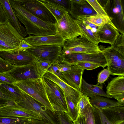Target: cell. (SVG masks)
Instances as JSON below:
<instances>
[{"instance_id":"cell-1","label":"cell","mask_w":124,"mask_h":124,"mask_svg":"<svg viewBox=\"0 0 124 124\" xmlns=\"http://www.w3.org/2000/svg\"><path fill=\"white\" fill-rule=\"evenodd\" d=\"M13 10L20 22L25 26L27 34L36 36L57 33L55 23L44 21L23 8L17 0H9Z\"/></svg>"},{"instance_id":"cell-2","label":"cell","mask_w":124,"mask_h":124,"mask_svg":"<svg viewBox=\"0 0 124 124\" xmlns=\"http://www.w3.org/2000/svg\"><path fill=\"white\" fill-rule=\"evenodd\" d=\"M13 84L56 115L48 99L42 78L28 79Z\"/></svg>"},{"instance_id":"cell-3","label":"cell","mask_w":124,"mask_h":124,"mask_svg":"<svg viewBox=\"0 0 124 124\" xmlns=\"http://www.w3.org/2000/svg\"><path fill=\"white\" fill-rule=\"evenodd\" d=\"M23 39L8 20L0 23V52L18 49Z\"/></svg>"},{"instance_id":"cell-4","label":"cell","mask_w":124,"mask_h":124,"mask_svg":"<svg viewBox=\"0 0 124 124\" xmlns=\"http://www.w3.org/2000/svg\"><path fill=\"white\" fill-rule=\"evenodd\" d=\"M42 78L48 99L55 112L60 111L67 113V107L63 90L52 81Z\"/></svg>"},{"instance_id":"cell-5","label":"cell","mask_w":124,"mask_h":124,"mask_svg":"<svg viewBox=\"0 0 124 124\" xmlns=\"http://www.w3.org/2000/svg\"><path fill=\"white\" fill-rule=\"evenodd\" d=\"M100 49L106 59L110 74L124 76V51L113 46Z\"/></svg>"},{"instance_id":"cell-6","label":"cell","mask_w":124,"mask_h":124,"mask_svg":"<svg viewBox=\"0 0 124 124\" xmlns=\"http://www.w3.org/2000/svg\"><path fill=\"white\" fill-rule=\"evenodd\" d=\"M101 51L99 46L89 41L83 35L72 40H66L62 50V52L65 54H92Z\"/></svg>"},{"instance_id":"cell-7","label":"cell","mask_w":124,"mask_h":124,"mask_svg":"<svg viewBox=\"0 0 124 124\" xmlns=\"http://www.w3.org/2000/svg\"><path fill=\"white\" fill-rule=\"evenodd\" d=\"M103 8L116 29L124 35V0H107Z\"/></svg>"},{"instance_id":"cell-8","label":"cell","mask_w":124,"mask_h":124,"mask_svg":"<svg viewBox=\"0 0 124 124\" xmlns=\"http://www.w3.org/2000/svg\"><path fill=\"white\" fill-rule=\"evenodd\" d=\"M60 60L71 65L79 62H88L96 64L103 68L107 66L106 59L102 51L92 54L69 53L65 54L62 52Z\"/></svg>"},{"instance_id":"cell-9","label":"cell","mask_w":124,"mask_h":124,"mask_svg":"<svg viewBox=\"0 0 124 124\" xmlns=\"http://www.w3.org/2000/svg\"><path fill=\"white\" fill-rule=\"evenodd\" d=\"M23 91V97L20 101L16 102L22 107L40 114L43 118L52 124H59L56 115L31 96Z\"/></svg>"},{"instance_id":"cell-10","label":"cell","mask_w":124,"mask_h":124,"mask_svg":"<svg viewBox=\"0 0 124 124\" xmlns=\"http://www.w3.org/2000/svg\"><path fill=\"white\" fill-rule=\"evenodd\" d=\"M62 47L60 46L46 45L32 46L23 50L36 59L50 62L52 64L60 59L62 53Z\"/></svg>"},{"instance_id":"cell-11","label":"cell","mask_w":124,"mask_h":124,"mask_svg":"<svg viewBox=\"0 0 124 124\" xmlns=\"http://www.w3.org/2000/svg\"><path fill=\"white\" fill-rule=\"evenodd\" d=\"M57 33L66 40L73 39L83 34L76 20L67 12L55 23Z\"/></svg>"},{"instance_id":"cell-12","label":"cell","mask_w":124,"mask_h":124,"mask_svg":"<svg viewBox=\"0 0 124 124\" xmlns=\"http://www.w3.org/2000/svg\"><path fill=\"white\" fill-rule=\"evenodd\" d=\"M0 116L43 119L39 114L22 107L15 101L7 102L0 106Z\"/></svg>"},{"instance_id":"cell-13","label":"cell","mask_w":124,"mask_h":124,"mask_svg":"<svg viewBox=\"0 0 124 124\" xmlns=\"http://www.w3.org/2000/svg\"><path fill=\"white\" fill-rule=\"evenodd\" d=\"M22 7L45 22L55 23L56 20L49 10L38 0H17Z\"/></svg>"},{"instance_id":"cell-14","label":"cell","mask_w":124,"mask_h":124,"mask_svg":"<svg viewBox=\"0 0 124 124\" xmlns=\"http://www.w3.org/2000/svg\"><path fill=\"white\" fill-rule=\"evenodd\" d=\"M0 56L14 66H21L34 62L36 59L26 51L18 49L8 52H0Z\"/></svg>"},{"instance_id":"cell-15","label":"cell","mask_w":124,"mask_h":124,"mask_svg":"<svg viewBox=\"0 0 124 124\" xmlns=\"http://www.w3.org/2000/svg\"><path fill=\"white\" fill-rule=\"evenodd\" d=\"M5 73L17 81L41 78L37 71L35 62L24 65L14 66L12 69Z\"/></svg>"},{"instance_id":"cell-16","label":"cell","mask_w":124,"mask_h":124,"mask_svg":"<svg viewBox=\"0 0 124 124\" xmlns=\"http://www.w3.org/2000/svg\"><path fill=\"white\" fill-rule=\"evenodd\" d=\"M23 40L32 46L55 45L62 47L66 40L58 33L52 35L41 36L31 35L24 38Z\"/></svg>"},{"instance_id":"cell-17","label":"cell","mask_w":124,"mask_h":124,"mask_svg":"<svg viewBox=\"0 0 124 124\" xmlns=\"http://www.w3.org/2000/svg\"><path fill=\"white\" fill-rule=\"evenodd\" d=\"M84 70L76 65H72L70 70L62 72L59 78L64 82L80 92Z\"/></svg>"},{"instance_id":"cell-18","label":"cell","mask_w":124,"mask_h":124,"mask_svg":"<svg viewBox=\"0 0 124 124\" xmlns=\"http://www.w3.org/2000/svg\"><path fill=\"white\" fill-rule=\"evenodd\" d=\"M43 77L48 79L59 85L63 90L65 96L69 98L76 106L81 95L83 94L62 80L52 73L47 72Z\"/></svg>"},{"instance_id":"cell-19","label":"cell","mask_w":124,"mask_h":124,"mask_svg":"<svg viewBox=\"0 0 124 124\" xmlns=\"http://www.w3.org/2000/svg\"><path fill=\"white\" fill-rule=\"evenodd\" d=\"M106 93L124 105V76H119L112 79L107 85Z\"/></svg>"},{"instance_id":"cell-20","label":"cell","mask_w":124,"mask_h":124,"mask_svg":"<svg viewBox=\"0 0 124 124\" xmlns=\"http://www.w3.org/2000/svg\"><path fill=\"white\" fill-rule=\"evenodd\" d=\"M76 20L83 34L90 42L98 45L101 42L97 33L100 26H96L82 17Z\"/></svg>"},{"instance_id":"cell-21","label":"cell","mask_w":124,"mask_h":124,"mask_svg":"<svg viewBox=\"0 0 124 124\" xmlns=\"http://www.w3.org/2000/svg\"><path fill=\"white\" fill-rule=\"evenodd\" d=\"M9 22L23 38L27 35L26 29L21 24L15 13L9 0H0Z\"/></svg>"},{"instance_id":"cell-22","label":"cell","mask_w":124,"mask_h":124,"mask_svg":"<svg viewBox=\"0 0 124 124\" xmlns=\"http://www.w3.org/2000/svg\"><path fill=\"white\" fill-rule=\"evenodd\" d=\"M70 1L71 8L69 13L75 19L78 17L89 16L97 14L87 1L84 4L78 3L74 0Z\"/></svg>"},{"instance_id":"cell-23","label":"cell","mask_w":124,"mask_h":124,"mask_svg":"<svg viewBox=\"0 0 124 124\" xmlns=\"http://www.w3.org/2000/svg\"><path fill=\"white\" fill-rule=\"evenodd\" d=\"M97 33L101 42L108 43L112 46L120 34L119 32L113 26L107 23L100 27Z\"/></svg>"},{"instance_id":"cell-24","label":"cell","mask_w":124,"mask_h":124,"mask_svg":"<svg viewBox=\"0 0 124 124\" xmlns=\"http://www.w3.org/2000/svg\"><path fill=\"white\" fill-rule=\"evenodd\" d=\"M101 110L112 124H119L124 121V105L110 107Z\"/></svg>"},{"instance_id":"cell-25","label":"cell","mask_w":124,"mask_h":124,"mask_svg":"<svg viewBox=\"0 0 124 124\" xmlns=\"http://www.w3.org/2000/svg\"><path fill=\"white\" fill-rule=\"evenodd\" d=\"M80 92L83 94L91 98L96 95L100 96L109 98H113L107 94L101 86L88 83L82 78Z\"/></svg>"},{"instance_id":"cell-26","label":"cell","mask_w":124,"mask_h":124,"mask_svg":"<svg viewBox=\"0 0 124 124\" xmlns=\"http://www.w3.org/2000/svg\"><path fill=\"white\" fill-rule=\"evenodd\" d=\"M44 119L0 116V124H47Z\"/></svg>"},{"instance_id":"cell-27","label":"cell","mask_w":124,"mask_h":124,"mask_svg":"<svg viewBox=\"0 0 124 124\" xmlns=\"http://www.w3.org/2000/svg\"><path fill=\"white\" fill-rule=\"evenodd\" d=\"M90 101L94 107L101 110L122 105L117 101L100 96L96 95L91 98Z\"/></svg>"},{"instance_id":"cell-28","label":"cell","mask_w":124,"mask_h":124,"mask_svg":"<svg viewBox=\"0 0 124 124\" xmlns=\"http://www.w3.org/2000/svg\"><path fill=\"white\" fill-rule=\"evenodd\" d=\"M0 90L16 102L20 101L22 98V91L13 84H0Z\"/></svg>"},{"instance_id":"cell-29","label":"cell","mask_w":124,"mask_h":124,"mask_svg":"<svg viewBox=\"0 0 124 124\" xmlns=\"http://www.w3.org/2000/svg\"><path fill=\"white\" fill-rule=\"evenodd\" d=\"M50 12L56 21L60 20L63 15L68 12L63 8L50 0H38Z\"/></svg>"},{"instance_id":"cell-30","label":"cell","mask_w":124,"mask_h":124,"mask_svg":"<svg viewBox=\"0 0 124 124\" xmlns=\"http://www.w3.org/2000/svg\"><path fill=\"white\" fill-rule=\"evenodd\" d=\"M82 17L96 26H102L106 24L109 23L116 29L109 18L102 16L97 14L89 16Z\"/></svg>"},{"instance_id":"cell-31","label":"cell","mask_w":124,"mask_h":124,"mask_svg":"<svg viewBox=\"0 0 124 124\" xmlns=\"http://www.w3.org/2000/svg\"><path fill=\"white\" fill-rule=\"evenodd\" d=\"M81 114L84 117L85 124H95L93 107L91 103L86 106Z\"/></svg>"},{"instance_id":"cell-32","label":"cell","mask_w":124,"mask_h":124,"mask_svg":"<svg viewBox=\"0 0 124 124\" xmlns=\"http://www.w3.org/2000/svg\"><path fill=\"white\" fill-rule=\"evenodd\" d=\"M65 96L67 109V112L66 114L73 122L76 119L78 115L76 106L69 98Z\"/></svg>"},{"instance_id":"cell-33","label":"cell","mask_w":124,"mask_h":124,"mask_svg":"<svg viewBox=\"0 0 124 124\" xmlns=\"http://www.w3.org/2000/svg\"><path fill=\"white\" fill-rule=\"evenodd\" d=\"M35 62L37 71L41 78L43 77L52 64L50 62L42 61L37 59Z\"/></svg>"},{"instance_id":"cell-34","label":"cell","mask_w":124,"mask_h":124,"mask_svg":"<svg viewBox=\"0 0 124 124\" xmlns=\"http://www.w3.org/2000/svg\"><path fill=\"white\" fill-rule=\"evenodd\" d=\"M93 110L95 124H112L101 110L93 107Z\"/></svg>"},{"instance_id":"cell-35","label":"cell","mask_w":124,"mask_h":124,"mask_svg":"<svg viewBox=\"0 0 124 124\" xmlns=\"http://www.w3.org/2000/svg\"><path fill=\"white\" fill-rule=\"evenodd\" d=\"M90 103L89 97L85 94L81 95L76 107L78 115L81 114L86 106Z\"/></svg>"},{"instance_id":"cell-36","label":"cell","mask_w":124,"mask_h":124,"mask_svg":"<svg viewBox=\"0 0 124 124\" xmlns=\"http://www.w3.org/2000/svg\"><path fill=\"white\" fill-rule=\"evenodd\" d=\"M86 0L97 14L104 17L109 18L103 8L97 0Z\"/></svg>"},{"instance_id":"cell-37","label":"cell","mask_w":124,"mask_h":124,"mask_svg":"<svg viewBox=\"0 0 124 124\" xmlns=\"http://www.w3.org/2000/svg\"><path fill=\"white\" fill-rule=\"evenodd\" d=\"M59 124H73V122L67 114L63 112H55Z\"/></svg>"},{"instance_id":"cell-38","label":"cell","mask_w":124,"mask_h":124,"mask_svg":"<svg viewBox=\"0 0 124 124\" xmlns=\"http://www.w3.org/2000/svg\"><path fill=\"white\" fill-rule=\"evenodd\" d=\"M74 65H76L84 70H93L100 67L96 64L88 62H79Z\"/></svg>"},{"instance_id":"cell-39","label":"cell","mask_w":124,"mask_h":124,"mask_svg":"<svg viewBox=\"0 0 124 124\" xmlns=\"http://www.w3.org/2000/svg\"><path fill=\"white\" fill-rule=\"evenodd\" d=\"M14 66L0 56V72L5 73L10 71Z\"/></svg>"},{"instance_id":"cell-40","label":"cell","mask_w":124,"mask_h":124,"mask_svg":"<svg viewBox=\"0 0 124 124\" xmlns=\"http://www.w3.org/2000/svg\"><path fill=\"white\" fill-rule=\"evenodd\" d=\"M110 73L107 69H105L99 72L98 76V83L101 84L104 83L108 78Z\"/></svg>"},{"instance_id":"cell-41","label":"cell","mask_w":124,"mask_h":124,"mask_svg":"<svg viewBox=\"0 0 124 124\" xmlns=\"http://www.w3.org/2000/svg\"><path fill=\"white\" fill-rule=\"evenodd\" d=\"M59 61V60L52 64L47 71L53 73L59 78L61 72L60 71Z\"/></svg>"},{"instance_id":"cell-42","label":"cell","mask_w":124,"mask_h":124,"mask_svg":"<svg viewBox=\"0 0 124 124\" xmlns=\"http://www.w3.org/2000/svg\"><path fill=\"white\" fill-rule=\"evenodd\" d=\"M112 46L116 48L124 51V35L120 34Z\"/></svg>"},{"instance_id":"cell-43","label":"cell","mask_w":124,"mask_h":124,"mask_svg":"<svg viewBox=\"0 0 124 124\" xmlns=\"http://www.w3.org/2000/svg\"><path fill=\"white\" fill-rule=\"evenodd\" d=\"M50 0L62 7L68 12L70 11L71 8L70 0Z\"/></svg>"},{"instance_id":"cell-44","label":"cell","mask_w":124,"mask_h":124,"mask_svg":"<svg viewBox=\"0 0 124 124\" xmlns=\"http://www.w3.org/2000/svg\"><path fill=\"white\" fill-rule=\"evenodd\" d=\"M17 81L5 73L0 72V84H13Z\"/></svg>"},{"instance_id":"cell-45","label":"cell","mask_w":124,"mask_h":124,"mask_svg":"<svg viewBox=\"0 0 124 124\" xmlns=\"http://www.w3.org/2000/svg\"><path fill=\"white\" fill-rule=\"evenodd\" d=\"M15 100L0 90V106L7 102Z\"/></svg>"},{"instance_id":"cell-46","label":"cell","mask_w":124,"mask_h":124,"mask_svg":"<svg viewBox=\"0 0 124 124\" xmlns=\"http://www.w3.org/2000/svg\"><path fill=\"white\" fill-rule=\"evenodd\" d=\"M59 65L61 72H64L70 70L72 65L65 63L59 60Z\"/></svg>"},{"instance_id":"cell-47","label":"cell","mask_w":124,"mask_h":124,"mask_svg":"<svg viewBox=\"0 0 124 124\" xmlns=\"http://www.w3.org/2000/svg\"><path fill=\"white\" fill-rule=\"evenodd\" d=\"M8 19L3 8L0 2V23H4Z\"/></svg>"},{"instance_id":"cell-48","label":"cell","mask_w":124,"mask_h":124,"mask_svg":"<svg viewBox=\"0 0 124 124\" xmlns=\"http://www.w3.org/2000/svg\"><path fill=\"white\" fill-rule=\"evenodd\" d=\"M73 122V124H85L84 117L82 114L79 115L76 119Z\"/></svg>"},{"instance_id":"cell-49","label":"cell","mask_w":124,"mask_h":124,"mask_svg":"<svg viewBox=\"0 0 124 124\" xmlns=\"http://www.w3.org/2000/svg\"><path fill=\"white\" fill-rule=\"evenodd\" d=\"M32 46H31L25 41L23 39L22 40L20 43L19 48L23 49Z\"/></svg>"},{"instance_id":"cell-50","label":"cell","mask_w":124,"mask_h":124,"mask_svg":"<svg viewBox=\"0 0 124 124\" xmlns=\"http://www.w3.org/2000/svg\"><path fill=\"white\" fill-rule=\"evenodd\" d=\"M74 1L77 3L81 4H85L87 2L86 0H74Z\"/></svg>"},{"instance_id":"cell-51","label":"cell","mask_w":124,"mask_h":124,"mask_svg":"<svg viewBox=\"0 0 124 124\" xmlns=\"http://www.w3.org/2000/svg\"><path fill=\"white\" fill-rule=\"evenodd\" d=\"M47 124H52L50 123H49Z\"/></svg>"}]
</instances>
